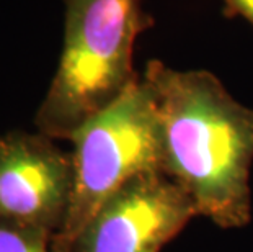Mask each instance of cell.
Returning a JSON list of instances; mask_svg holds the SVG:
<instances>
[{"label":"cell","instance_id":"cell-1","mask_svg":"<svg viewBox=\"0 0 253 252\" xmlns=\"http://www.w3.org/2000/svg\"><path fill=\"white\" fill-rule=\"evenodd\" d=\"M162 131L164 174L191 198L198 216L222 229L252 219L253 108L237 101L212 72L149 61Z\"/></svg>","mask_w":253,"mask_h":252},{"label":"cell","instance_id":"cell-7","mask_svg":"<svg viewBox=\"0 0 253 252\" xmlns=\"http://www.w3.org/2000/svg\"><path fill=\"white\" fill-rule=\"evenodd\" d=\"M224 15L227 18L240 17L253 26V0H224Z\"/></svg>","mask_w":253,"mask_h":252},{"label":"cell","instance_id":"cell-4","mask_svg":"<svg viewBox=\"0 0 253 252\" xmlns=\"http://www.w3.org/2000/svg\"><path fill=\"white\" fill-rule=\"evenodd\" d=\"M72 154L42 133L0 136V224L52 238L67 218Z\"/></svg>","mask_w":253,"mask_h":252},{"label":"cell","instance_id":"cell-5","mask_svg":"<svg viewBox=\"0 0 253 252\" xmlns=\"http://www.w3.org/2000/svg\"><path fill=\"white\" fill-rule=\"evenodd\" d=\"M185 190L164 172L134 177L98 208L71 252H162L193 218Z\"/></svg>","mask_w":253,"mask_h":252},{"label":"cell","instance_id":"cell-6","mask_svg":"<svg viewBox=\"0 0 253 252\" xmlns=\"http://www.w3.org/2000/svg\"><path fill=\"white\" fill-rule=\"evenodd\" d=\"M0 252H52L51 239L0 224Z\"/></svg>","mask_w":253,"mask_h":252},{"label":"cell","instance_id":"cell-2","mask_svg":"<svg viewBox=\"0 0 253 252\" xmlns=\"http://www.w3.org/2000/svg\"><path fill=\"white\" fill-rule=\"evenodd\" d=\"M64 46L36 111L38 131L69 139L118 100L141 74L132 66L137 36L154 25L141 0H64Z\"/></svg>","mask_w":253,"mask_h":252},{"label":"cell","instance_id":"cell-3","mask_svg":"<svg viewBox=\"0 0 253 252\" xmlns=\"http://www.w3.org/2000/svg\"><path fill=\"white\" fill-rule=\"evenodd\" d=\"M67 141L74 146L72 197L64 226L51 241L52 252H71L90 218L129 180L147 172H164L157 105L142 74Z\"/></svg>","mask_w":253,"mask_h":252}]
</instances>
